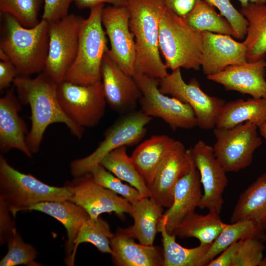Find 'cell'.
<instances>
[{
    "mask_svg": "<svg viewBox=\"0 0 266 266\" xmlns=\"http://www.w3.org/2000/svg\"><path fill=\"white\" fill-rule=\"evenodd\" d=\"M258 127L246 122L231 128L215 127L214 155L226 172H238L249 166L263 141Z\"/></svg>",
    "mask_w": 266,
    "mask_h": 266,
    "instance_id": "ba28073f",
    "label": "cell"
},
{
    "mask_svg": "<svg viewBox=\"0 0 266 266\" xmlns=\"http://www.w3.org/2000/svg\"><path fill=\"white\" fill-rule=\"evenodd\" d=\"M159 232L162 236L164 266H201V260L211 244H200L194 248L182 246L175 240L176 236L167 233L166 218L162 216L159 224Z\"/></svg>",
    "mask_w": 266,
    "mask_h": 266,
    "instance_id": "4dcf8cb0",
    "label": "cell"
},
{
    "mask_svg": "<svg viewBox=\"0 0 266 266\" xmlns=\"http://www.w3.org/2000/svg\"><path fill=\"white\" fill-rule=\"evenodd\" d=\"M84 19L80 16L68 14L49 23L48 51L43 72L57 83L64 80L75 59Z\"/></svg>",
    "mask_w": 266,
    "mask_h": 266,
    "instance_id": "7c38bea8",
    "label": "cell"
},
{
    "mask_svg": "<svg viewBox=\"0 0 266 266\" xmlns=\"http://www.w3.org/2000/svg\"><path fill=\"white\" fill-rule=\"evenodd\" d=\"M72 192L66 184L63 187L47 184L34 176L21 172L0 156V200L13 217L20 211L39 202L69 200Z\"/></svg>",
    "mask_w": 266,
    "mask_h": 266,
    "instance_id": "277c9868",
    "label": "cell"
},
{
    "mask_svg": "<svg viewBox=\"0 0 266 266\" xmlns=\"http://www.w3.org/2000/svg\"><path fill=\"white\" fill-rule=\"evenodd\" d=\"M0 59L1 61H10L8 55L1 49H0Z\"/></svg>",
    "mask_w": 266,
    "mask_h": 266,
    "instance_id": "c3c4849f",
    "label": "cell"
},
{
    "mask_svg": "<svg viewBox=\"0 0 266 266\" xmlns=\"http://www.w3.org/2000/svg\"><path fill=\"white\" fill-rule=\"evenodd\" d=\"M130 14L127 6L103 7L101 21L110 44L108 53L127 74H135V44L129 26Z\"/></svg>",
    "mask_w": 266,
    "mask_h": 266,
    "instance_id": "5bb4252c",
    "label": "cell"
},
{
    "mask_svg": "<svg viewBox=\"0 0 266 266\" xmlns=\"http://www.w3.org/2000/svg\"><path fill=\"white\" fill-rule=\"evenodd\" d=\"M44 9L42 19L50 23L67 16L73 0H43Z\"/></svg>",
    "mask_w": 266,
    "mask_h": 266,
    "instance_id": "ab89813d",
    "label": "cell"
},
{
    "mask_svg": "<svg viewBox=\"0 0 266 266\" xmlns=\"http://www.w3.org/2000/svg\"><path fill=\"white\" fill-rule=\"evenodd\" d=\"M266 65L265 59L247 62L228 66L207 78L222 85L226 90L248 94L254 98H264L266 96Z\"/></svg>",
    "mask_w": 266,
    "mask_h": 266,
    "instance_id": "d6986e66",
    "label": "cell"
},
{
    "mask_svg": "<svg viewBox=\"0 0 266 266\" xmlns=\"http://www.w3.org/2000/svg\"><path fill=\"white\" fill-rule=\"evenodd\" d=\"M91 173L96 183L121 196L132 204L143 197L136 188L123 183L122 180L100 165Z\"/></svg>",
    "mask_w": 266,
    "mask_h": 266,
    "instance_id": "8d00e7d4",
    "label": "cell"
},
{
    "mask_svg": "<svg viewBox=\"0 0 266 266\" xmlns=\"http://www.w3.org/2000/svg\"><path fill=\"white\" fill-rule=\"evenodd\" d=\"M259 266H266V258H264Z\"/></svg>",
    "mask_w": 266,
    "mask_h": 266,
    "instance_id": "681fc988",
    "label": "cell"
},
{
    "mask_svg": "<svg viewBox=\"0 0 266 266\" xmlns=\"http://www.w3.org/2000/svg\"><path fill=\"white\" fill-rule=\"evenodd\" d=\"M18 76L16 67L10 62H0V91L7 89Z\"/></svg>",
    "mask_w": 266,
    "mask_h": 266,
    "instance_id": "7bdbcfd3",
    "label": "cell"
},
{
    "mask_svg": "<svg viewBox=\"0 0 266 266\" xmlns=\"http://www.w3.org/2000/svg\"><path fill=\"white\" fill-rule=\"evenodd\" d=\"M266 121V98L238 99L225 103L215 127L231 128L246 122L259 127Z\"/></svg>",
    "mask_w": 266,
    "mask_h": 266,
    "instance_id": "83f0119b",
    "label": "cell"
},
{
    "mask_svg": "<svg viewBox=\"0 0 266 266\" xmlns=\"http://www.w3.org/2000/svg\"><path fill=\"white\" fill-rule=\"evenodd\" d=\"M180 69L172 70L170 73L160 79V91L189 105L196 115L197 126L205 130L213 129L225 100L204 92L195 78L191 79L188 83H186Z\"/></svg>",
    "mask_w": 266,
    "mask_h": 266,
    "instance_id": "8fae6325",
    "label": "cell"
},
{
    "mask_svg": "<svg viewBox=\"0 0 266 266\" xmlns=\"http://www.w3.org/2000/svg\"><path fill=\"white\" fill-rule=\"evenodd\" d=\"M241 13L248 21L244 41L248 62L265 59L266 56V4L249 2L241 6Z\"/></svg>",
    "mask_w": 266,
    "mask_h": 266,
    "instance_id": "4316f807",
    "label": "cell"
},
{
    "mask_svg": "<svg viewBox=\"0 0 266 266\" xmlns=\"http://www.w3.org/2000/svg\"></svg>",
    "mask_w": 266,
    "mask_h": 266,
    "instance_id": "f907efd6",
    "label": "cell"
},
{
    "mask_svg": "<svg viewBox=\"0 0 266 266\" xmlns=\"http://www.w3.org/2000/svg\"><path fill=\"white\" fill-rule=\"evenodd\" d=\"M43 0H0L1 13L15 17L26 28H32L39 22L38 14Z\"/></svg>",
    "mask_w": 266,
    "mask_h": 266,
    "instance_id": "d590c367",
    "label": "cell"
},
{
    "mask_svg": "<svg viewBox=\"0 0 266 266\" xmlns=\"http://www.w3.org/2000/svg\"><path fill=\"white\" fill-rule=\"evenodd\" d=\"M205 0L216 7L220 14L228 21L234 32V38L241 40L245 37L248 21L240 11L233 6L230 0Z\"/></svg>",
    "mask_w": 266,
    "mask_h": 266,
    "instance_id": "74e56055",
    "label": "cell"
},
{
    "mask_svg": "<svg viewBox=\"0 0 266 266\" xmlns=\"http://www.w3.org/2000/svg\"><path fill=\"white\" fill-rule=\"evenodd\" d=\"M125 229L118 228L111 239V254L116 266H164L163 248L137 243Z\"/></svg>",
    "mask_w": 266,
    "mask_h": 266,
    "instance_id": "7402d4cb",
    "label": "cell"
},
{
    "mask_svg": "<svg viewBox=\"0 0 266 266\" xmlns=\"http://www.w3.org/2000/svg\"><path fill=\"white\" fill-rule=\"evenodd\" d=\"M201 184L200 174L193 159L190 170L176 184L171 206L163 214L168 233L171 234L177 225L198 207L203 195Z\"/></svg>",
    "mask_w": 266,
    "mask_h": 266,
    "instance_id": "44dd1931",
    "label": "cell"
},
{
    "mask_svg": "<svg viewBox=\"0 0 266 266\" xmlns=\"http://www.w3.org/2000/svg\"><path fill=\"white\" fill-rule=\"evenodd\" d=\"M7 244L8 251L0 261V266H41L35 261L37 256L35 248L24 242L16 229L14 230Z\"/></svg>",
    "mask_w": 266,
    "mask_h": 266,
    "instance_id": "e575fe53",
    "label": "cell"
},
{
    "mask_svg": "<svg viewBox=\"0 0 266 266\" xmlns=\"http://www.w3.org/2000/svg\"><path fill=\"white\" fill-rule=\"evenodd\" d=\"M264 98H266V96H265V97H264Z\"/></svg>",
    "mask_w": 266,
    "mask_h": 266,
    "instance_id": "816d5d0a",
    "label": "cell"
},
{
    "mask_svg": "<svg viewBox=\"0 0 266 266\" xmlns=\"http://www.w3.org/2000/svg\"><path fill=\"white\" fill-rule=\"evenodd\" d=\"M152 119V117L141 110L127 112L106 130L103 140L92 153L71 162L70 170L72 175L76 177L91 173L113 150L137 144L145 136L146 126Z\"/></svg>",
    "mask_w": 266,
    "mask_h": 266,
    "instance_id": "52a82bcc",
    "label": "cell"
},
{
    "mask_svg": "<svg viewBox=\"0 0 266 266\" xmlns=\"http://www.w3.org/2000/svg\"><path fill=\"white\" fill-rule=\"evenodd\" d=\"M113 235L105 220L100 217L96 219L89 218L80 228L74 240L73 251L65 259L66 264L74 265L77 247L82 243H90L101 253L111 254V239Z\"/></svg>",
    "mask_w": 266,
    "mask_h": 266,
    "instance_id": "836d02e7",
    "label": "cell"
},
{
    "mask_svg": "<svg viewBox=\"0 0 266 266\" xmlns=\"http://www.w3.org/2000/svg\"><path fill=\"white\" fill-rule=\"evenodd\" d=\"M66 184L72 193L69 200L83 207L92 219L105 213L114 212L121 217L125 213H132V204L96 183L91 173L74 177Z\"/></svg>",
    "mask_w": 266,
    "mask_h": 266,
    "instance_id": "4fadbf2b",
    "label": "cell"
},
{
    "mask_svg": "<svg viewBox=\"0 0 266 266\" xmlns=\"http://www.w3.org/2000/svg\"><path fill=\"white\" fill-rule=\"evenodd\" d=\"M243 240L235 242L224 250L220 255L211 261L207 266H232Z\"/></svg>",
    "mask_w": 266,
    "mask_h": 266,
    "instance_id": "b9f144b4",
    "label": "cell"
},
{
    "mask_svg": "<svg viewBox=\"0 0 266 266\" xmlns=\"http://www.w3.org/2000/svg\"><path fill=\"white\" fill-rule=\"evenodd\" d=\"M159 49L167 68L199 70L201 66L202 32L166 8L159 23Z\"/></svg>",
    "mask_w": 266,
    "mask_h": 266,
    "instance_id": "5b68a950",
    "label": "cell"
},
{
    "mask_svg": "<svg viewBox=\"0 0 266 266\" xmlns=\"http://www.w3.org/2000/svg\"><path fill=\"white\" fill-rule=\"evenodd\" d=\"M107 50L103 57L100 68L101 81L106 102L113 110L119 112L134 110L142 96L141 91L133 76L122 70Z\"/></svg>",
    "mask_w": 266,
    "mask_h": 266,
    "instance_id": "2e32d148",
    "label": "cell"
},
{
    "mask_svg": "<svg viewBox=\"0 0 266 266\" xmlns=\"http://www.w3.org/2000/svg\"><path fill=\"white\" fill-rule=\"evenodd\" d=\"M13 85L19 100L31 108V128L26 141L32 154L38 151L44 133L52 124H64L73 135L82 137L84 129L69 119L60 104L58 83L45 73L41 72L33 78L18 75Z\"/></svg>",
    "mask_w": 266,
    "mask_h": 266,
    "instance_id": "6da1fadb",
    "label": "cell"
},
{
    "mask_svg": "<svg viewBox=\"0 0 266 266\" xmlns=\"http://www.w3.org/2000/svg\"><path fill=\"white\" fill-rule=\"evenodd\" d=\"M261 135L266 139V121L258 127Z\"/></svg>",
    "mask_w": 266,
    "mask_h": 266,
    "instance_id": "7dc6e473",
    "label": "cell"
},
{
    "mask_svg": "<svg viewBox=\"0 0 266 266\" xmlns=\"http://www.w3.org/2000/svg\"><path fill=\"white\" fill-rule=\"evenodd\" d=\"M176 141L167 135H154L137 145L133 152L131 158L148 188Z\"/></svg>",
    "mask_w": 266,
    "mask_h": 266,
    "instance_id": "603a6c76",
    "label": "cell"
},
{
    "mask_svg": "<svg viewBox=\"0 0 266 266\" xmlns=\"http://www.w3.org/2000/svg\"><path fill=\"white\" fill-rule=\"evenodd\" d=\"M18 99L12 88L0 99V150L5 153L15 149L31 158L33 154L26 141L29 132L19 115L21 108Z\"/></svg>",
    "mask_w": 266,
    "mask_h": 266,
    "instance_id": "ffe728a7",
    "label": "cell"
},
{
    "mask_svg": "<svg viewBox=\"0 0 266 266\" xmlns=\"http://www.w3.org/2000/svg\"><path fill=\"white\" fill-rule=\"evenodd\" d=\"M167 8L184 17L194 7L198 0H162Z\"/></svg>",
    "mask_w": 266,
    "mask_h": 266,
    "instance_id": "ee69618b",
    "label": "cell"
},
{
    "mask_svg": "<svg viewBox=\"0 0 266 266\" xmlns=\"http://www.w3.org/2000/svg\"><path fill=\"white\" fill-rule=\"evenodd\" d=\"M127 7L135 40V73L165 77L168 73L160 54L159 23L166 6L162 0H131Z\"/></svg>",
    "mask_w": 266,
    "mask_h": 266,
    "instance_id": "7a4b0ae2",
    "label": "cell"
},
{
    "mask_svg": "<svg viewBox=\"0 0 266 266\" xmlns=\"http://www.w3.org/2000/svg\"><path fill=\"white\" fill-rule=\"evenodd\" d=\"M5 204L0 200V245L7 243L16 229Z\"/></svg>",
    "mask_w": 266,
    "mask_h": 266,
    "instance_id": "60d3db41",
    "label": "cell"
},
{
    "mask_svg": "<svg viewBox=\"0 0 266 266\" xmlns=\"http://www.w3.org/2000/svg\"><path fill=\"white\" fill-rule=\"evenodd\" d=\"M133 77L142 93L139 103L144 114L161 119L173 130L191 129L197 126L196 117L192 107L162 93L159 88V79L137 73Z\"/></svg>",
    "mask_w": 266,
    "mask_h": 266,
    "instance_id": "30bf717a",
    "label": "cell"
},
{
    "mask_svg": "<svg viewBox=\"0 0 266 266\" xmlns=\"http://www.w3.org/2000/svg\"><path fill=\"white\" fill-rule=\"evenodd\" d=\"M104 4L90 9V13L80 26L75 59L64 80L79 84L101 81L102 60L106 50V34L103 28L101 14Z\"/></svg>",
    "mask_w": 266,
    "mask_h": 266,
    "instance_id": "8992f818",
    "label": "cell"
},
{
    "mask_svg": "<svg viewBox=\"0 0 266 266\" xmlns=\"http://www.w3.org/2000/svg\"><path fill=\"white\" fill-rule=\"evenodd\" d=\"M190 150L203 188L198 207L220 213L224 203L223 194L228 183L227 172L216 158L213 147L204 141L199 140Z\"/></svg>",
    "mask_w": 266,
    "mask_h": 266,
    "instance_id": "9a60e30c",
    "label": "cell"
},
{
    "mask_svg": "<svg viewBox=\"0 0 266 266\" xmlns=\"http://www.w3.org/2000/svg\"><path fill=\"white\" fill-rule=\"evenodd\" d=\"M265 230L258 222L249 219L227 224L202 258L201 266H207L224 250L235 242L248 238H257L265 242L266 241Z\"/></svg>",
    "mask_w": 266,
    "mask_h": 266,
    "instance_id": "f1b7e54d",
    "label": "cell"
},
{
    "mask_svg": "<svg viewBox=\"0 0 266 266\" xmlns=\"http://www.w3.org/2000/svg\"><path fill=\"white\" fill-rule=\"evenodd\" d=\"M246 219L255 220L266 229V173L258 177L240 195L231 222Z\"/></svg>",
    "mask_w": 266,
    "mask_h": 266,
    "instance_id": "484cf974",
    "label": "cell"
},
{
    "mask_svg": "<svg viewBox=\"0 0 266 266\" xmlns=\"http://www.w3.org/2000/svg\"><path fill=\"white\" fill-rule=\"evenodd\" d=\"M27 210L41 212L62 224L67 233V238L65 244L67 256L73 251L74 240L80 228L90 218L83 207L69 200L41 202L31 206Z\"/></svg>",
    "mask_w": 266,
    "mask_h": 266,
    "instance_id": "cb8c5ba5",
    "label": "cell"
},
{
    "mask_svg": "<svg viewBox=\"0 0 266 266\" xmlns=\"http://www.w3.org/2000/svg\"><path fill=\"white\" fill-rule=\"evenodd\" d=\"M131 215L133 224L125 229L131 236L139 243L153 245L156 234L159 232V221L164 214L163 207L155 202L148 197H143L132 204Z\"/></svg>",
    "mask_w": 266,
    "mask_h": 266,
    "instance_id": "d4e9b609",
    "label": "cell"
},
{
    "mask_svg": "<svg viewBox=\"0 0 266 266\" xmlns=\"http://www.w3.org/2000/svg\"><path fill=\"white\" fill-rule=\"evenodd\" d=\"M264 241L257 238L243 240L232 266H260L264 259Z\"/></svg>",
    "mask_w": 266,
    "mask_h": 266,
    "instance_id": "f35d334b",
    "label": "cell"
},
{
    "mask_svg": "<svg viewBox=\"0 0 266 266\" xmlns=\"http://www.w3.org/2000/svg\"><path fill=\"white\" fill-rule=\"evenodd\" d=\"M240 2L241 6H244L249 2L258 4H264L266 3V0H238Z\"/></svg>",
    "mask_w": 266,
    "mask_h": 266,
    "instance_id": "bcb514c9",
    "label": "cell"
},
{
    "mask_svg": "<svg viewBox=\"0 0 266 266\" xmlns=\"http://www.w3.org/2000/svg\"><path fill=\"white\" fill-rule=\"evenodd\" d=\"M131 0H73L79 9H91L97 5L108 3L116 6H127Z\"/></svg>",
    "mask_w": 266,
    "mask_h": 266,
    "instance_id": "f6af8a7d",
    "label": "cell"
},
{
    "mask_svg": "<svg viewBox=\"0 0 266 266\" xmlns=\"http://www.w3.org/2000/svg\"><path fill=\"white\" fill-rule=\"evenodd\" d=\"M1 15L0 49L8 55L18 75L43 72L48 51L49 23L41 19L29 28L9 14Z\"/></svg>",
    "mask_w": 266,
    "mask_h": 266,
    "instance_id": "3957f363",
    "label": "cell"
},
{
    "mask_svg": "<svg viewBox=\"0 0 266 266\" xmlns=\"http://www.w3.org/2000/svg\"><path fill=\"white\" fill-rule=\"evenodd\" d=\"M193 29L201 32L227 34L233 37L234 32L228 21L205 0H198L193 9L183 17Z\"/></svg>",
    "mask_w": 266,
    "mask_h": 266,
    "instance_id": "d6a6232c",
    "label": "cell"
},
{
    "mask_svg": "<svg viewBox=\"0 0 266 266\" xmlns=\"http://www.w3.org/2000/svg\"><path fill=\"white\" fill-rule=\"evenodd\" d=\"M202 40L201 67L206 76L248 62L244 41L238 42L230 35L209 32H202Z\"/></svg>",
    "mask_w": 266,
    "mask_h": 266,
    "instance_id": "ac0fdd59",
    "label": "cell"
},
{
    "mask_svg": "<svg viewBox=\"0 0 266 266\" xmlns=\"http://www.w3.org/2000/svg\"><path fill=\"white\" fill-rule=\"evenodd\" d=\"M57 96L66 115L83 129L97 126L107 103L101 81L79 84L63 80L58 83Z\"/></svg>",
    "mask_w": 266,
    "mask_h": 266,
    "instance_id": "9c48e42d",
    "label": "cell"
},
{
    "mask_svg": "<svg viewBox=\"0 0 266 266\" xmlns=\"http://www.w3.org/2000/svg\"><path fill=\"white\" fill-rule=\"evenodd\" d=\"M226 224L216 211L209 210L205 215L195 212L184 218L171 234L180 238L195 237L200 244H211Z\"/></svg>",
    "mask_w": 266,
    "mask_h": 266,
    "instance_id": "f546056e",
    "label": "cell"
},
{
    "mask_svg": "<svg viewBox=\"0 0 266 266\" xmlns=\"http://www.w3.org/2000/svg\"><path fill=\"white\" fill-rule=\"evenodd\" d=\"M127 147L123 146L113 150L102 159L100 165L136 188L143 197L150 198L149 188L128 155Z\"/></svg>",
    "mask_w": 266,
    "mask_h": 266,
    "instance_id": "1f68e13d",
    "label": "cell"
},
{
    "mask_svg": "<svg viewBox=\"0 0 266 266\" xmlns=\"http://www.w3.org/2000/svg\"><path fill=\"white\" fill-rule=\"evenodd\" d=\"M193 158L190 149L176 141L161 164L149 187L150 198L159 205L169 208L176 184L190 169Z\"/></svg>",
    "mask_w": 266,
    "mask_h": 266,
    "instance_id": "e0dca14e",
    "label": "cell"
}]
</instances>
